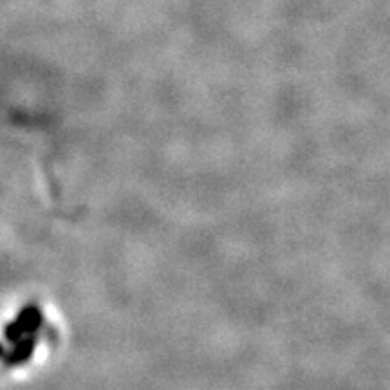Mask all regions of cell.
Wrapping results in <instances>:
<instances>
[{"instance_id":"1","label":"cell","mask_w":390,"mask_h":390,"mask_svg":"<svg viewBox=\"0 0 390 390\" xmlns=\"http://www.w3.org/2000/svg\"><path fill=\"white\" fill-rule=\"evenodd\" d=\"M44 313L38 307V304L35 302H29L18 311L17 316H15L11 322L6 325L4 329V336L8 343H13V341L20 340L24 336H31V334H38L40 329L44 327Z\"/></svg>"},{"instance_id":"2","label":"cell","mask_w":390,"mask_h":390,"mask_svg":"<svg viewBox=\"0 0 390 390\" xmlns=\"http://www.w3.org/2000/svg\"><path fill=\"white\" fill-rule=\"evenodd\" d=\"M9 349L4 355V367L15 368L26 365L29 359L35 355L36 346H38V334H31V336H24L20 340L9 343Z\"/></svg>"}]
</instances>
